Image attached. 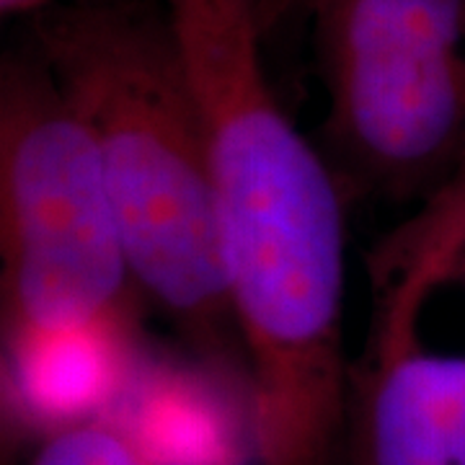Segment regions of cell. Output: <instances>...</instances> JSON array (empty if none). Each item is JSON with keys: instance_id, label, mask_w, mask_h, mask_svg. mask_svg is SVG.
<instances>
[{"instance_id": "1", "label": "cell", "mask_w": 465, "mask_h": 465, "mask_svg": "<svg viewBox=\"0 0 465 465\" xmlns=\"http://www.w3.org/2000/svg\"><path fill=\"white\" fill-rule=\"evenodd\" d=\"M200 96L256 465H331L347 427L349 192L284 114L256 0H163Z\"/></svg>"}, {"instance_id": "2", "label": "cell", "mask_w": 465, "mask_h": 465, "mask_svg": "<svg viewBox=\"0 0 465 465\" xmlns=\"http://www.w3.org/2000/svg\"><path fill=\"white\" fill-rule=\"evenodd\" d=\"M39 57L85 122L134 282L210 362L238 341L217 243L207 122L166 14L65 5L42 16Z\"/></svg>"}, {"instance_id": "3", "label": "cell", "mask_w": 465, "mask_h": 465, "mask_svg": "<svg viewBox=\"0 0 465 465\" xmlns=\"http://www.w3.org/2000/svg\"><path fill=\"white\" fill-rule=\"evenodd\" d=\"M3 331L133 321L134 282L99 148L39 54L0 70Z\"/></svg>"}, {"instance_id": "4", "label": "cell", "mask_w": 465, "mask_h": 465, "mask_svg": "<svg viewBox=\"0 0 465 465\" xmlns=\"http://www.w3.org/2000/svg\"><path fill=\"white\" fill-rule=\"evenodd\" d=\"M326 150L349 194L432 200L465 168V0H311Z\"/></svg>"}, {"instance_id": "5", "label": "cell", "mask_w": 465, "mask_h": 465, "mask_svg": "<svg viewBox=\"0 0 465 465\" xmlns=\"http://www.w3.org/2000/svg\"><path fill=\"white\" fill-rule=\"evenodd\" d=\"M463 262L465 171L372 256V321L349 372L351 465H465V351L421 336L427 302Z\"/></svg>"}, {"instance_id": "6", "label": "cell", "mask_w": 465, "mask_h": 465, "mask_svg": "<svg viewBox=\"0 0 465 465\" xmlns=\"http://www.w3.org/2000/svg\"><path fill=\"white\" fill-rule=\"evenodd\" d=\"M3 403L36 442L109 416L134 378L130 323L3 331Z\"/></svg>"}, {"instance_id": "7", "label": "cell", "mask_w": 465, "mask_h": 465, "mask_svg": "<svg viewBox=\"0 0 465 465\" xmlns=\"http://www.w3.org/2000/svg\"><path fill=\"white\" fill-rule=\"evenodd\" d=\"M155 465H246L253 430L243 427L215 385L182 375L130 382L112 411Z\"/></svg>"}, {"instance_id": "8", "label": "cell", "mask_w": 465, "mask_h": 465, "mask_svg": "<svg viewBox=\"0 0 465 465\" xmlns=\"http://www.w3.org/2000/svg\"><path fill=\"white\" fill-rule=\"evenodd\" d=\"M26 465H155V460L109 414L36 442Z\"/></svg>"}, {"instance_id": "9", "label": "cell", "mask_w": 465, "mask_h": 465, "mask_svg": "<svg viewBox=\"0 0 465 465\" xmlns=\"http://www.w3.org/2000/svg\"><path fill=\"white\" fill-rule=\"evenodd\" d=\"M75 3H88V0H0V14L3 18H21V16H45L50 11L65 8Z\"/></svg>"}, {"instance_id": "10", "label": "cell", "mask_w": 465, "mask_h": 465, "mask_svg": "<svg viewBox=\"0 0 465 465\" xmlns=\"http://www.w3.org/2000/svg\"><path fill=\"white\" fill-rule=\"evenodd\" d=\"M256 3H259V11H262V18H264V24H269V21L277 16V14L282 11L284 5H290L292 0H256Z\"/></svg>"}]
</instances>
